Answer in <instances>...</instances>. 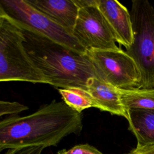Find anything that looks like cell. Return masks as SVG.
Segmentation results:
<instances>
[{"label":"cell","mask_w":154,"mask_h":154,"mask_svg":"<svg viewBox=\"0 0 154 154\" xmlns=\"http://www.w3.org/2000/svg\"><path fill=\"white\" fill-rule=\"evenodd\" d=\"M82 129L81 113L63 100H54L31 114L11 115L1 119L0 149L56 146L67 136L79 134Z\"/></svg>","instance_id":"6da1fadb"},{"label":"cell","mask_w":154,"mask_h":154,"mask_svg":"<svg viewBox=\"0 0 154 154\" xmlns=\"http://www.w3.org/2000/svg\"><path fill=\"white\" fill-rule=\"evenodd\" d=\"M22 29L26 52L47 84L60 88H78L87 91L88 81L98 79L87 53L77 52L42 35Z\"/></svg>","instance_id":"7a4b0ae2"},{"label":"cell","mask_w":154,"mask_h":154,"mask_svg":"<svg viewBox=\"0 0 154 154\" xmlns=\"http://www.w3.org/2000/svg\"><path fill=\"white\" fill-rule=\"evenodd\" d=\"M22 28L0 11V82L47 84L23 46Z\"/></svg>","instance_id":"3957f363"},{"label":"cell","mask_w":154,"mask_h":154,"mask_svg":"<svg viewBox=\"0 0 154 154\" xmlns=\"http://www.w3.org/2000/svg\"><path fill=\"white\" fill-rule=\"evenodd\" d=\"M129 13L133 42L125 52L139 72L137 88H154V8L147 0H133Z\"/></svg>","instance_id":"277c9868"},{"label":"cell","mask_w":154,"mask_h":154,"mask_svg":"<svg viewBox=\"0 0 154 154\" xmlns=\"http://www.w3.org/2000/svg\"><path fill=\"white\" fill-rule=\"evenodd\" d=\"M0 11L23 29L42 35L77 52L87 53L71 32L52 21L26 0H0Z\"/></svg>","instance_id":"5b68a950"},{"label":"cell","mask_w":154,"mask_h":154,"mask_svg":"<svg viewBox=\"0 0 154 154\" xmlns=\"http://www.w3.org/2000/svg\"><path fill=\"white\" fill-rule=\"evenodd\" d=\"M79 11L73 35L87 51L89 50H118L114 35L96 0H75Z\"/></svg>","instance_id":"8992f818"},{"label":"cell","mask_w":154,"mask_h":154,"mask_svg":"<svg viewBox=\"0 0 154 154\" xmlns=\"http://www.w3.org/2000/svg\"><path fill=\"white\" fill-rule=\"evenodd\" d=\"M90 57L99 79L119 89L137 88L139 72L134 60L123 51L89 50Z\"/></svg>","instance_id":"52a82bcc"},{"label":"cell","mask_w":154,"mask_h":154,"mask_svg":"<svg viewBox=\"0 0 154 154\" xmlns=\"http://www.w3.org/2000/svg\"><path fill=\"white\" fill-rule=\"evenodd\" d=\"M96 4L111 28L116 42L125 48L133 42L131 18L128 9L116 0H96Z\"/></svg>","instance_id":"ba28073f"},{"label":"cell","mask_w":154,"mask_h":154,"mask_svg":"<svg viewBox=\"0 0 154 154\" xmlns=\"http://www.w3.org/2000/svg\"><path fill=\"white\" fill-rule=\"evenodd\" d=\"M26 1L52 21L73 32L79 11V7L75 0H26Z\"/></svg>","instance_id":"9c48e42d"},{"label":"cell","mask_w":154,"mask_h":154,"mask_svg":"<svg viewBox=\"0 0 154 154\" xmlns=\"http://www.w3.org/2000/svg\"><path fill=\"white\" fill-rule=\"evenodd\" d=\"M87 91L94 100L96 108L127 119V111L122 103L119 88L93 78L88 82Z\"/></svg>","instance_id":"30bf717a"},{"label":"cell","mask_w":154,"mask_h":154,"mask_svg":"<svg viewBox=\"0 0 154 154\" xmlns=\"http://www.w3.org/2000/svg\"><path fill=\"white\" fill-rule=\"evenodd\" d=\"M127 114L129 129L137 138V147L154 146V109L131 108Z\"/></svg>","instance_id":"8fae6325"},{"label":"cell","mask_w":154,"mask_h":154,"mask_svg":"<svg viewBox=\"0 0 154 154\" xmlns=\"http://www.w3.org/2000/svg\"><path fill=\"white\" fill-rule=\"evenodd\" d=\"M119 93L126 111L131 108L154 109V88L119 89Z\"/></svg>","instance_id":"7c38bea8"},{"label":"cell","mask_w":154,"mask_h":154,"mask_svg":"<svg viewBox=\"0 0 154 154\" xmlns=\"http://www.w3.org/2000/svg\"><path fill=\"white\" fill-rule=\"evenodd\" d=\"M65 103L78 112L88 108H96V104L87 91L78 88H58Z\"/></svg>","instance_id":"4fadbf2b"},{"label":"cell","mask_w":154,"mask_h":154,"mask_svg":"<svg viewBox=\"0 0 154 154\" xmlns=\"http://www.w3.org/2000/svg\"><path fill=\"white\" fill-rule=\"evenodd\" d=\"M28 109V107L18 102L5 101L0 99V120L4 116L17 115Z\"/></svg>","instance_id":"5bb4252c"},{"label":"cell","mask_w":154,"mask_h":154,"mask_svg":"<svg viewBox=\"0 0 154 154\" xmlns=\"http://www.w3.org/2000/svg\"><path fill=\"white\" fill-rule=\"evenodd\" d=\"M57 154H103L94 147L88 144L76 145L70 149L59 150Z\"/></svg>","instance_id":"9a60e30c"},{"label":"cell","mask_w":154,"mask_h":154,"mask_svg":"<svg viewBox=\"0 0 154 154\" xmlns=\"http://www.w3.org/2000/svg\"><path fill=\"white\" fill-rule=\"evenodd\" d=\"M128 154H154V146L141 148L136 147Z\"/></svg>","instance_id":"2e32d148"},{"label":"cell","mask_w":154,"mask_h":154,"mask_svg":"<svg viewBox=\"0 0 154 154\" xmlns=\"http://www.w3.org/2000/svg\"><path fill=\"white\" fill-rule=\"evenodd\" d=\"M18 149H8L4 154H26L23 151H20Z\"/></svg>","instance_id":"e0dca14e"},{"label":"cell","mask_w":154,"mask_h":154,"mask_svg":"<svg viewBox=\"0 0 154 154\" xmlns=\"http://www.w3.org/2000/svg\"><path fill=\"white\" fill-rule=\"evenodd\" d=\"M2 150H2V149H0V153H1V152H2Z\"/></svg>","instance_id":"ac0fdd59"}]
</instances>
